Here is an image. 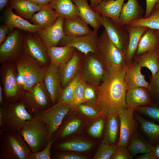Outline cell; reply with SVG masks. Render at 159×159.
<instances>
[{"instance_id": "6da1fadb", "label": "cell", "mask_w": 159, "mask_h": 159, "mask_svg": "<svg viewBox=\"0 0 159 159\" xmlns=\"http://www.w3.org/2000/svg\"><path fill=\"white\" fill-rule=\"evenodd\" d=\"M127 65L119 69L106 71L100 85L96 87L97 104L102 115L118 114L127 108L125 97L127 90L125 75Z\"/></svg>"}, {"instance_id": "7a4b0ae2", "label": "cell", "mask_w": 159, "mask_h": 159, "mask_svg": "<svg viewBox=\"0 0 159 159\" xmlns=\"http://www.w3.org/2000/svg\"><path fill=\"white\" fill-rule=\"evenodd\" d=\"M14 61L17 80L22 95L43 81L45 69L29 55L23 52Z\"/></svg>"}, {"instance_id": "3957f363", "label": "cell", "mask_w": 159, "mask_h": 159, "mask_svg": "<svg viewBox=\"0 0 159 159\" xmlns=\"http://www.w3.org/2000/svg\"><path fill=\"white\" fill-rule=\"evenodd\" d=\"M0 105L2 119L0 125V133L19 132L27 122L35 118L20 101L4 102Z\"/></svg>"}, {"instance_id": "277c9868", "label": "cell", "mask_w": 159, "mask_h": 159, "mask_svg": "<svg viewBox=\"0 0 159 159\" xmlns=\"http://www.w3.org/2000/svg\"><path fill=\"white\" fill-rule=\"evenodd\" d=\"M31 153L19 132L0 133V159H29Z\"/></svg>"}, {"instance_id": "5b68a950", "label": "cell", "mask_w": 159, "mask_h": 159, "mask_svg": "<svg viewBox=\"0 0 159 159\" xmlns=\"http://www.w3.org/2000/svg\"><path fill=\"white\" fill-rule=\"evenodd\" d=\"M95 54L106 71L116 69L126 65L125 54L112 42L105 29L99 36Z\"/></svg>"}, {"instance_id": "8992f818", "label": "cell", "mask_w": 159, "mask_h": 159, "mask_svg": "<svg viewBox=\"0 0 159 159\" xmlns=\"http://www.w3.org/2000/svg\"><path fill=\"white\" fill-rule=\"evenodd\" d=\"M19 132L32 152L41 151L50 140L46 125L35 118L27 122Z\"/></svg>"}, {"instance_id": "52a82bcc", "label": "cell", "mask_w": 159, "mask_h": 159, "mask_svg": "<svg viewBox=\"0 0 159 159\" xmlns=\"http://www.w3.org/2000/svg\"><path fill=\"white\" fill-rule=\"evenodd\" d=\"M20 101L33 116L52 106L50 96L43 81L35 85L29 90L24 93Z\"/></svg>"}, {"instance_id": "ba28073f", "label": "cell", "mask_w": 159, "mask_h": 159, "mask_svg": "<svg viewBox=\"0 0 159 159\" xmlns=\"http://www.w3.org/2000/svg\"><path fill=\"white\" fill-rule=\"evenodd\" d=\"M72 108L58 101L47 109L34 114V117L47 125L49 139L58 130L65 116Z\"/></svg>"}, {"instance_id": "9c48e42d", "label": "cell", "mask_w": 159, "mask_h": 159, "mask_svg": "<svg viewBox=\"0 0 159 159\" xmlns=\"http://www.w3.org/2000/svg\"><path fill=\"white\" fill-rule=\"evenodd\" d=\"M15 29L8 34L4 42L0 45V61L1 63L14 61L23 53L24 33Z\"/></svg>"}, {"instance_id": "30bf717a", "label": "cell", "mask_w": 159, "mask_h": 159, "mask_svg": "<svg viewBox=\"0 0 159 159\" xmlns=\"http://www.w3.org/2000/svg\"><path fill=\"white\" fill-rule=\"evenodd\" d=\"M100 19L111 41L125 55L129 37L127 26L103 16L100 15Z\"/></svg>"}, {"instance_id": "8fae6325", "label": "cell", "mask_w": 159, "mask_h": 159, "mask_svg": "<svg viewBox=\"0 0 159 159\" xmlns=\"http://www.w3.org/2000/svg\"><path fill=\"white\" fill-rule=\"evenodd\" d=\"M23 50L43 67H48L50 59L47 48L36 32H25L24 33Z\"/></svg>"}, {"instance_id": "7c38bea8", "label": "cell", "mask_w": 159, "mask_h": 159, "mask_svg": "<svg viewBox=\"0 0 159 159\" xmlns=\"http://www.w3.org/2000/svg\"><path fill=\"white\" fill-rule=\"evenodd\" d=\"M85 57L82 77L87 84L97 87L102 82L106 70L95 53L90 52Z\"/></svg>"}, {"instance_id": "4fadbf2b", "label": "cell", "mask_w": 159, "mask_h": 159, "mask_svg": "<svg viewBox=\"0 0 159 159\" xmlns=\"http://www.w3.org/2000/svg\"><path fill=\"white\" fill-rule=\"evenodd\" d=\"M98 29L94 28L90 34L81 36L69 37L65 36L58 44L61 46L69 45L73 47L85 56L90 52L95 54L99 37Z\"/></svg>"}, {"instance_id": "5bb4252c", "label": "cell", "mask_w": 159, "mask_h": 159, "mask_svg": "<svg viewBox=\"0 0 159 159\" xmlns=\"http://www.w3.org/2000/svg\"><path fill=\"white\" fill-rule=\"evenodd\" d=\"M2 77L4 102L20 101L22 95L19 87L15 68L12 66H7L4 69Z\"/></svg>"}, {"instance_id": "9a60e30c", "label": "cell", "mask_w": 159, "mask_h": 159, "mask_svg": "<svg viewBox=\"0 0 159 159\" xmlns=\"http://www.w3.org/2000/svg\"><path fill=\"white\" fill-rule=\"evenodd\" d=\"M133 108H127L118 114L120 135L117 145L127 147L130 139L137 129L138 122L135 118Z\"/></svg>"}, {"instance_id": "2e32d148", "label": "cell", "mask_w": 159, "mask_h": 159, "mask_svg": "<svg viewBox=\"0 0 159 159\" xmlns=\"http://www.w3.org/2000/svg\"><path fill=\"white\" fill-rule=\"evenodd\" d=\"M43 81L53 105L59 101L62 90L61 86L59 67L50 63L45 70Z\"/></svg>"}, {"instance_id": "e0dca14e", "label": "cell", "mask_w": 159, "mask_h": 159, "mask_svg": "<svg viewBox=\"0 0 159 159\" xmlns=\"http://www.w3.org/2000/svg\"><path fill=\"white\" fill-rule=\"evenodd\" d=\"M64 19V18L59 16L52 25L36 32L47 48L57 46L65 36L63 29Z\"/></svg>"}, {"instance_id": "ac0fdd59", "label": "cell", "mask_w": 159, "mask_h": 159, "mask_svg": "<svg viewBox=\"0 0 159 159\" xmlns=\"http://www.w3.org/2000/svg\"><path fill=\"white\" fill-rule=\"evenodd\" d=\"M4 23L9 28L11 31L18 29L25 32H37L42 29L39 26L35 25L17 15L9 6L4 10Z\"/></svg>"}, {"instance_id": "d6986e66", "label": "cell", "mask_w": 159, "mask_h": 159, "mask_svg": "<svg viewBox=\"0 0 159 159\" xmlns=\"http://www.w3.org/2000/svg\"><path fill=\"white\" fill-rule=\"evenodd\" d=\"M148 89L138 87L127 90L125 97L127 108H133L148 105L152 103Z\"/></svg>"}, {"instance_id": "ffe728a7", "label": "cell", "mask_w": 159, "mask_h": 159, "mask_svg": "<svg viewBox=\"0 0 159 159\" xmlns=\"http://www.w3.org/2000/svg\"><path fill=\"white\" fill-rule=\"evenodd\" d=\"M80 55L76 51L71 59L59 67V72L62 87H65L80 71Z\"/></svg>"}, {"instance_id": "44dd1931", "label": "cell", "mask_w": 159, "mask_h": 159, "mask_svg": "<svg viewBox=\"0 0 159 159\" xmlns=\"http://www.w3.org/2000/svg\"><path fill=\"white\" fill-rule=\"evenodd\" d=\"M125 0H102L92 8L101 15L110 18L120 23V16Z\"/></svg>"}, {"instance_id": "7402d4cb", "label": "cell", "mask_w": 159, "mask_h": 159, "mask_svg": "<svg viewBox=\"0 0 159 159\" xmlns=\"http://www.w3.org/2000/svg\"><path fill=\"white\" fill-rule=\"evenodd\" d=\"M59 16L56 11L48 4L42 6L33 14L29 21L32 24L39 26L42 29L52 25Z\"/></svg>"}, {"instance_id": "603a6c76", "label": "cell", "mask_w": 159, "mask_h": 159, "mask_svg": "<svg viewBox=\"0 0 159 159\" xmlns=\"http://www.w3.org/2000/svg\"><path fill=\"white\" fill-rule=\"evenodd\" d=\"M144 12L138 0H128L123 5L120 16V23L127 26L132 21L143 18Z\"/></svg>"}, {"instance_id": "cb8c5ba5", "label": "cell", "mask_w": 159, "mask_h": 159, "mask_svg": "<svg viewBox=\"0 0 159 159\" xmlns=\"http://www.w3.org/2000/svg\"><path fill=\"white\" fill-rule=\"evenodd\" d=\"M141 66L138 62L127 65L125 80L127 90L138 87L148 89L150 83L146 81L141 72Z\"/></svg>"}, {"instance_id": "d4e9b609", "label": "cell", "mask_w": 159, "mask_h": 159, "mask_svg": "<svg viewBox=\"0 0 159 159\" xmlns=\"http://www.w3.org/2000/svg\"><path fill=\"white\" fill-rule=\"evenodd\" d=\"M88 24L80 16L73 19H64L63 29L65 36L75 37L91 33L92 30Z\"/></svg>"}, {"instance_id": "484cf974", "label": "cell", "mask_w": 159, "mask_h": 159, "mask_svg": "<svg viewBox=\"0 0 159 159\" xmlns=\"http://www.w3.org/2000/svg\"><path fill=\"white\" fill-rule=\"evenodd\" d=\"M159 47V34L156 30L148 28L142 35L135 54L139 56Z\"/></svg>"}, {"instance_id": "4316f807", "label": "cell", "mask_w": 159, "mask_h": 159, "mask_svg": "<svg viewBox=\"0 0 159 159\" xmlns=\"http://www.w3.org/2000/svg\"><path fill=\"white\" fill-rule=\"evenodd\" d=\"M76 49L69 45L52 47L47 48L50 63L58 67L69 60L74 54Z\"/></svg>"}, {"instance_id": "83f0119b", "label": "cell", "mask_w": 159, "mask_h": 159, "mask_svg": "<svg viewBox=\"0 0 159 159\" xmlns=\"http://www.w3.org/2000/svg\"><path fill=\"white\" fill-rule=\"evenodd\" d=\"M127 149L133 156L153 151L155 145L142 136L136 129L130 140Z\"/></svg>"}, {"instance_id": "f1b7e54d", "label": "cell", "mask_w": 159, "mask_h": 159, "mask_svg": "<svg viewBox=\"0 0 159 159\" xmlns=\"http://www.w3.org/2000/svg\"><path fill=\"white\" fill-rule=\"evenodd\" d=\"M77 6L80 16L93 28L99 29L101 25L100 15L94 11L89 5L87 0H72Z\"/></svg>"}, {"instance_id": "f546056e", "label": "cell", "mask_w": 159, "mask_h": 159, "mask_svg": "<svg viewBox=\"0 0 159 159\" xmlns=\"http://www.w3.org/2000/svg\"><path fill=\"white\" fill-rule=\"evenodd\" d=\"M49 5L59 16L64 19L75 18L80 16L79 9L72 0H51Z\"/></svg>"}, {"instance_id": "4dcf8cb0", "label": "cell", "mask_w": 159, "mask_h": 159, "mask_svg": "<svg viewBox=\"0 0 159 159\" xmlns=\"http://www.w3.org/2000/svg\"><path fill=\"white\" fill-rule=\"evenodd\" d=\"M8 6L15 11L17 15L29 20L33 14L42 6L32 3L27 0H9Z\"/></svg>"}, {"instance_id": "1f68e13d", "label": "cell", "mask_w": 159, "mask_h": 159, "mask_svg": "<svg viewBox=\"0 0 159 159\" xmlns=\"http://www.w3.org/2000/svg\"><path fill=\"white\" fill-rule=\"evenodd\" d=\"M135 118L139 124L140 129L147 139L155 145L159 140V125L134 113Z\"/></svg>"}, {"instance_id": "d6a6232c", "label": "cell", "mask_w": 159, "mask_h": 159, "mask_svg": "<svg viewBox=\"0 0 159 159\" xmlns=\"http://www.w3.org/2000/svg\"><path fill=\"white\" fill-rule=\"evenodd\" d=\"M127 28L129 32V37L125 56L126 60L130 62L136 53L142 35L148 27L127 26Z\"/></svg>"}, {"instance_id": "836d02e7", "label": "cell", "mask_w": 159, "mask_h": 159, "mask_svg": "<svg viewBox=\"0 0 159 159\" xmlns=\"http://www.w3.org/2000/svg\"><path fill=\"white\" fill-rule=\"evenodd\" d=\"M106 117L103 140L110 145L115 144L120 127L118 114L111 113Z\"/></svg>"}, {"instance_id": "e575fe53", "label": "cell", "mask_w": 159, "mask_h": 159, "mask_svg": "<svg viewBox=\"0 0 159 159\" xmlns=\"http://www.w3.org/2000/svg\"><path fill=\"white\" fill-rule=\"evenodd\" d=\"M92 147L90 142L77 138L60 142L57 144L56 148L62 151L83 152L90 150Z\"/></svg>"}, {"instance_id": "d590c367", "label": "cell", "mask_w": 159, "mask_h": 159, "mask_svg": "<svg viewBox=\"0 0 159 159\" xmlns=\"http://www.w3.org/2000/svg\"><path fill=\"white\" fill-rule=\"evenodd\" d=\"M158 48L139 56L137 62L141 67H145L151 71L153 77L159 70L158 59Z\"/></svg>"}, {"instance_id": "8d00e7d4", "label": "cell", "mask_w": 159, "mask_h": 159, "mask_svg": "<svg viewBox=\"0 0 159 159\" xmlns=\"http://www.w3.org/2000/svg\"><path fill=\"white\" fill-rule=\"evenodd\" d=\"M127 26L132 27L145 26L159 30V8H154L150 15L131 22Z\"/></svg>"}, {"instance_id": "74e56055", "label": "cell", "mask_w": 159, "mask_h": 159, "mask_svg": "<svg viewBox=\"0 0 159 159\" xmlns=\"http://www.w3.org/2000/svg\"><path fill=\"white\" fill-rule=\"evenodd\" d=\"M82 120L78 118L68 120L62 125L58 134L54 137L56 140H62L77 131L81 127Z\"/></svg>"}, {"instance_id": "f35d334b", "label": "cell", "mask_w": 159, "mask_h": 159, "mask_svg": "<svg viewBox=\"0 0 159 159\" xmlns=\"http://www.w3.org/2000/svg\"><path fill=\"white\" fill-rule=\"evenodd\" d=\"M81 73L82 72H79L64 87L59 101L70 106L73 99L75 87L81 75Z\"/></svg>"}, {"instance_id": "ab89813d", "label": "cell", "mask_w": 159, "mask_h": 159, "mask_svg": "<svg viewBox=\"0 0 159 159\" xmlns=\"http://www.w3.org/2000/svg\"><path fill=\"white\" fill-rule=\"evenodd\" d=\"M76 108L82 115L89 118H96L102 115L97 104L85 101L80 104Z\"/></svg>"}, {"instance_id": "60d3db41", "label": "cell", "mask_w": 159, "mask_h": 159, "mask_svg": "<svg viewBox=\"0 0 159 159\" xmlns=\"http://www.w3.org/2000/svg\"><path fill=\"white\" fill-rule=\"evenodd\" d=\"M117 147V144L110 145L103 140L101 141L93 159H110Z\"/></svg>"}, {"instance_id": "b9f144b4", "label": "cell", "mask_w": 159, "mask_h": 159, "mask_svg": "<svg viewBox=\"0 0 159 159\" xmlns=\"http://www.w3.org/2000/svg\"><path fill=\"white\" fill-rule=\"evenodd\" d=\"M106 117L101 115L92 122L88 129L90 135L96 138L101 137L107 121L105 118Z\"/></svg>"}, {"instance_id": "7bdbcfd3", "label": "cell", "mask_w": 159, "mask_h": 159, "mask_svg": "<svg viewBox=\"0 0 159 159\" xmlns=\"http://www.w3.org/2000/svg\"><path fill=\"white\" fill-rule=\"evenodd\" d=\"M135 110L159 123V105L156 104L152 102L148 105L138 107Z\"/></svg>"}, {"instance_id": "ee69618b", "label": "cell", "mask_w": 159, "mask_h": 159, "mask_svg": "<svg viewBox=\"0 0 159 159\" xmlns=\"http://www.w3.org/2000/svg\"><path fill=\"white\" fill-rule=\"evenodd\" d=\"M87 85L81 75L75 87L73 99L70 105L72 108H76L80 104L85 102L84 94Z\"/></svg>"}, {"instance_id": "f6af8a7d", "label": "cell", "mask_w": 159, "mask_h": 159, "mask_svg": "<svg viewBox=\"0 0 159 159\" xmlns=\"http://www.w3.org/2000/svg\"><path fill=\"white\" fill-rule=\"evenodd\" d=\"M148 90L152 101L159 105V70L152 77Z\"/></svg>"}, {"instance_id": "bcb514c9", "label": "cell", "mask_w": 159, "mask_h": 159, "mask_svg": "<svg viewBox=\"0 0 159 159\" xmlns=\"http://www.w3.org/2000/svg\"><path fill=\"white\" fill-rule=\"evenodd\" d=\"M55 140V137H52L43 150L39 151L32 152L29 156V159H51V149Z\"/></svg>"}, {"instance_id": "7dc6e473", "label": "cell", "mask_w": 159, "mask_h": 159, "mask_svg": "<svg viewBox=\"0 0 159 159\" xmlns=\"http://www.w3.org/2000/svg\"><path fill=\"white\" fill-rule=\"evenodd\" d=\"M84 98L85 102L97 104V97L96 87L87 84L85 90Z\"/></svg>"}, {"instance_id": "c3c4849f", "label": "cell", "mask_w": 159, "mask_h": 159, "mask_svg": "<svg viewBox=\"0 0 159 159\" xmlns=\"http://www.w3.org/2000/svg\"><path fill=\"white\" fill-rule=\"evenodd\" d=\"M133 158V156L130 153L127 147L122 145H117L110 159H132Z\"/></svg>"}, {"instance_id": "681fc988", "label": "cell", "mask_w": 159, "mask_h": 159, "mask_svg": "<svg viewBox=\"0 0 159 159\" xmlns=\"http://www.w3.org/2000/svg\"><path fill=\"white\" fill-rule=\"evenodd\" d=\"M57 159H87L88 158L85 156L67 152L59 153L55 155Z\"/></svg>"}, {"instance_id": "f907efd6", "label": "cell", "mask_w": 159, "mask_h": 159, "mask_svg": "<svg viewBox=\"0 0 159 159\" xmlns=\"http://www.w3.org/2000/svg\"><path fill=\"white\" fill-rule=\"evenodd\" d=\"M146 9L144 16L147 18L151 14L155 6L159 4V0H146Z\"/></svg>"}, {"instance_id": "816d5d0a", "label": "cell", "mask_w": 159, "mask_h": 159, "mask_svg": "<svg viewBox=\"0 0 159 159\" xmlns=\"http://www.w3.org/2000/svg\"><path fill=\"white\" fill-rule=\"evenodd\" d=\"M11 31L9 28L5 23L0 25V45L4 42L8 34Z\"/></svg>"}, {"instance_id": "f5cc1de1", "label": "cell", "mask_w": 159, "mask_h": 159, "mask_svg": "<svg viewBox=\"0 0 159 159\" xmlns=\"http://www.w3.org/2000/svg\"><path fill=\"white\" fill-rule=\"evenodd\" d=\"M137 159H157L153 151L146 152L135 156Z\"/></svg>"}, {"instance_id": "db71d44e", "label": "cell", "mask_w": 159, "mask_h": 159, "mask_svg": "<svg viewBox=\"0 0 159 159\" xmlns=\"http://www.w3.org/2000/svg\"><path fill=\"white\" fill-rule=\"evenodd\" d=\"M34 4L42 6L49 4L51 0H27Z\"/></svg>"}, {"instance_id": "11a10c76", "label": "cell", "mask_w": 159, "mask_h": 159, "mask_svg": "<svg viewBox=\"0 0 159 159\" xmlns=\"http://www.w3.org/2000/svg\"><path fill=\"white\" fill-rule=\"evenodd\" d=\"M9 0H0V11H2L8 6Z\"/></svg>"}, {"instance_id": "9f6ffc18", "label": "cell", "mask_w": 159, "mask_h": 159, "mask_svg": "<svg viewBox=\"0 0 159 159\" xmlns=\"http://www.w3.org/2000/svg\"><path fill=\"white\" fill-rule=\"evenodd\" d=\"M153 152L158 159H159V140L155 145Z\"/></svg>"}, {"instance_id": "6f0895ef", "label": "cell", "mask_w": 159, "mask_h": 159, "mask_svg": "<svg viewBox=\"0 0 159 159\" xmlns=\"http://www.w3.org/2000/svg\"><path fill=\"white\" fill-rule=\"evenodd\" d=\"M90 6L92 8L97 6L102 0H90Z\"/></svg>"}, {"instance_id": "680465c9", "label": "cell", "mask_w": 159, "mask_h": 159, "mask_svg": "<svg viewBox=\"0 0 159 159\" xmlns=\"http://www.w3.org/2000/svg\"><path fill=\"white\" fill-rule=\"evenodd\" d=\"M4 103L3 93V89L1 84H0V105Z\"/></svg>"}, {"instance_id": "91938a15", "label": "cell", "mask_w": 159, "mask_h": 159, "mask_svg": "<svg viewBox=\"0 0 159 159\" xmlns=\"http://www.w3.org/2000/svg\"><path fill=\"white\" fill-rule=\"evenodd\" d=\"M154 8H159V4L156 5L155 6Z\"/></svg>"}, {"instance_id": "94428289", "label": "cell", "mask_w": 159, "mask_h": 159, "mask_svg": "<svg viewBox=\"0 0 159 159\" xmlns=\"http://www.w3.org/2000/svg\"><path fill=\"white\" fill-rule=\"evenodd\" d=\"M158 62H159V48H158Z\"/></svg>"}, {"instance_id": "6125c7cd", "label": "cell", "mask_w": 159, "mask_h": 159, "mask_svg": "<svg viewBox=\"0 0 159 159\" xmlns=\"http://www.w3.org/2000/svg\"><path fill=\"white\" fill-rule=\"evenodd\" d=\"M158 34H159V30H156Z\"/></svg>"}, {"instance_id": "be15d7a7", "label": "cell", "mask_w": 159, "mask_h": 159, "mask_svg": "<svg viewBox=\"0 0 159 159\" xmlns=\"http://www.w3.org/2000/svg\"></svg>"}]
</instances>
